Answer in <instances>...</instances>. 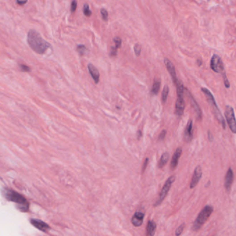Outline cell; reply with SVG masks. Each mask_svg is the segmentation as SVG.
Listing matches in <instances>:
<instances>
[{
	"instance_id": "cell-27",
	"label": "cell",
	"mask_w": 236,
	"mask_h": 236,
	"mask_svg": "<svg viewBox=\"0 0 236 236\" xmlns=\"http://www.w3.org/2000/svg\"><path fill=\"white\" fill-rule=\"evenodd\" d=\"M113 41H114L115 44V47L117 48H121L122 46V39L119 37H115L113 38Z\"/></svg>"
},
{
	"instance_id": "cell-20",
	"label": "cell",
	"mask_w": 236,
	"mask_h": 236,
	"mask_svg": "<svg viewBox=\"0 0 236 236\" xmlns=\"http://www.w3.org/2000/svg\"><path fill=\"white\" fill-rule=\"evenodd\" d=\"M169 159V153H167V152L164 153L162 155V156H161L160 161H159L158 168H160V169H162V168H163L164 166L167 164Z\"/></svg>"
},
{
	"instance_id": "cell-1",
	"label": "cell",
	"mask_w": 236,
	"mask_h": 236,
	"mask_svg": "<svg viewBox=\"0 0 236 236\" xmlns=\"http://www.w3.org/2000/svg\"><path fill=\"white\" fill-rule=\"evenodd\" d=\"M27 42L33 51L40 55L45 53L51 46L50 43L44 39L37 31L33 29H31L28 33Z\"/></svg>"
},
{
	"instance_id": "cell-16",
	"label": "cell",
	"mask_w": 236,
	"mask_h": 236,
	"mask_svg": "<svg viewBox=\"0 0 236 236\" xmlns=\"http://www.w3.org/2000/svg\"><path fill=\"white\" fill-rule=\"evenodd\" d=\"M144 218V213L140 212V211H137L134 213L132 219H131V222L134 226L138 227L140 226L143 223V220Z\"/></svg>"
},
{
	"instance_id": "cell-19",
	"label": "cell",
	"mask_w": 236,
	"mask_h": 236,
	"mask_svg": "<svg viewBox=\"0 0 236 236\" xmlns=\"http://www.w3.org/2000/svg\"><path fill=\"white\" fill-rule=\"evenodd\" d=\"M161 85V81L159 79L155 78L154 81H153V86H152V88L151 90V94L152 95H156L158 94L159 90L160 88Z\"/></svg>"
},
{
	"instance_id": "cell-6",
	"label": "cell",
	"mask_w": 236,
	"mask_h": 236,
	"mask_svg": "<svg viewBox=\"0 0 236 236\" xmlns=\"http://www.w3.org/2000/svg\"><path fill=\"white\" fill-rule=\"evenodd\" d=\"M175 180V175H171V177L168 178V180L166 181L165 184H164L163 187H162V190H161L158 200H157V202H155V207L160 205V204L162 202V201L164 200V198L167 197V194L169 192V190H170L171 187L172 186L173 183L174 182Z\"/></svg>"
},
{
	"instance_id": "cell-17",
	"label": "cell",
	"mask_w": 236,
	"mask_h": 236,
	"mask_svg": "<svg viewBox=\"0 0 236 236\" xmlns=\"http://www.w3.org/2000/svg\"><path fill=\"white\" fill-rule=\"evenodd\" d=\"M88 70L90 76L92 77V80L95 82V83L98 84L99 82V77H100V75H99V72L97 68H96L93 64H92L91 63H89L88 64Z\"/></svg>"
},
{
	"instance_id": "cell-5",
	"label": "cell",
	"mask_w": 236,
	"mask_h": 236,
	"mask_svg": "<svg viewBox=\"0 0 236 236\" xmlns=\"http://www.w3.org/2000/svg\"><path fill=\"white\" fill-rule=\"evenodd\" d=\"M224 115L231 131L233 133L236 134V118L233 108L229 105H226Z\"/></svg>"
},
{
	"instance_id": "cell-35",
	"label": "cell",
	"mask_w": 236,
	"mask_h": 236,
	"mask_svg": "<svg viewBox=\"0 0 236 236\" xmlns=\"http://www.w3.org/2000/svg\"><path fill=\"white\" fill-rule=\"evenodd\" d=\"M208 138H209V141H213V137L212 134H211V131H208Z\"/></svg>"
},
{
	"instance_id": "cell-36",
	"label": "cell",
	"mask_w": 236,
	"mask_h": 236,
	"mask_svg": "<svg viewBox=\"0 0 236 236\" xmlns=\"http://www.w3.org/2000/svg\"><path fill=\"white\" fill-rule=\"evenodd\" d=\"M137 139H140V137H141V131L140 130H139L137 131Z\"/></svg>"
},
{
	"instance_id": "cell-8",
	"label": "cell",
	"mask_w": 236,
	"mask_h": 236,
	"mask_svg": "<svg viewBox=\"0 0 236 236\" xmlns=\"http://www.w3.org/2000/svg\"><path fill=\"white\" fill-rule=\"evenodd\" d=\"M164 64H165L166 67H167L168 72L169 73L171 78H172L173 82V83L175 84L176 82H178V78L177 77V75H176V71H175V66L173 65V64L172 62H171L170 59L168 58H164Z\"/></svg>"
},
{
	"instance_id": "cell-32",
	"label": "cell",
	"mask_w": 236,
	"mask_h": 236,
	"mask_svg": "<svg viewBox=\"0 0 236 236\" xmlns=\"http://www.w3.org/2000/svg\"><path fill=\"white\" fill-rule=\"evenodd\" d=\"M148 163V158H146L144 160V163H143V165H142V169H141V173H144L145 170H146V167H147Z\"/></svg>"
},
{
	"instance_id": "cell-29",
	"label": "cell",
	"mask_w": 236,
	"mask_h": 236,
	"mask_svg": "<svg viewBox=\"0 0 236 236\" xmlns=\"http://www.w3.org/2000/svg\"><path fill=\"white\" fill-rule=\"evenodd\" d=\"M77 6H78V2H77L76 0H73L72 2H71V13H75V10L77 9Z\"/></svg>"
},
{
	"instance_id": "cell-10",
	"label": "cell",
	"mask_w": 236,
	"mask_h": 236,
	"mask_svg": "<svg viewBox=\"0 0 236 236\" xmlns=\"http://www.w3.org/2000/svg\"><path fill=\"white\" fill-rule=\"evenodd\" d=\"M186 92L188 95V98H189L190 99V104H191L192 108H193L194 111H195V115H196V116H197V118L200 120H202V110H201L200 106H199V104H197V102H196V100H195V98L193 97V96L191 95V93H190V92L188 91V90H186Z\"/></svg>"
},
{
	"instance_id": "cell-22",
	"label": "cell",
	"mask_w": 236,
	"mask_h": 236,
	"mask_svg": "<svg viewBox=\"0 0 236 236\" xmlns=\"http://www.w3.org/2000/svg\"><path fill=\"white\" fill-rule=\"evenodd\" d=\"M77 51L78 52V53L80 54L81 56H83L86 53L87 51V48H86V46L84 45H82V44H80V45H78V46H77Z\"/></svg>"
},
{
	"instance_id": "cell-11",
	"label": "cell",
	"mask_w": 236,
	"mask_h": 236,
	"mask_svg": "<svg viewBox=\"0 0 236 236\" xmlns=\"http://www.w3.org/2000/svg\"><path fill=\"white\" fill-rule=\"evenodd\" d=\"M193 137V120H189L187 122L186 128H185L184 133V139L187 143L191 141Z\"/></svg>"
},
{
	"instance_id": "cell-21",
	"label": "cell",
	"mask_w": 236,
	"mask_h": 236,
	"mask_svg": "<svg viewBox=\"0 0 236 236\" xmlns=\"http://www.w3.org/2000/svg\"><path fill=\"white\" fill-rule=\"evenodd\" d=\"M169 87L168 85H164L163 90H162V101L163 104H165L166 102H167V98H168V95H169Z\"/></svg>"
},
{
	"instance_id": "cell-12",
	"label": "cell",
	"mask_w": 236,
	"mask_h": 236,
	"mask_svg": "<svg viewBox=\"0 0 236 236\" xmlns=\"http://www.w3.org/2000/svg\"><path fill=\"white\" fill-rule=\"evenodd\" d=\"M233 171L232 170L231 168H229L228 169V171H227L224 179V188L227 192H229L231 188V186L233 182Z\"/></svg>"
},
{
	"instance_id": "cell-37",
	"label": "cell",
	"mask_w": 236,
	"mask_h": 236,
	"mask_svg": "<svg viewBox=\"0 0 236 236\" xmlns=\"http://www.w3.org/2000/svg\"><path fill=\"white\" fill-rule=\"evenodd\" d=\"M214 236H217V235H214Z\"/></svg>"
},
{
	"instance_id": "cell-3",
	"label": "cell",
	"mask_w": 236,
	"mask_h": 236,
	"mask_svg": "<svg viewBox=\"0 0 236 236\" xmlns=\"http://www.w3.org/2000/svg\"><path fill=\"white\" fill-rule=\"evenodd\" d=\"M4 196L8 200L11 202H15L18 205L20 206V209L22 211H28L29 209V203L25 197L22 196L20 193L15 190L11 189H5L4 190Z\"/></svg>"
},
{
	"instance_id": "cell-25",
	"label": "cell",
	"mask_w": 236,
	"mask_h": 236,
	"mask_svg": "<svg viewBox=\"0 0 236 236\" xmlns=\"http://www.w3.org/2000/svg\"><path fill=\"white\" fill-rule=\"evenodd\" d=\"M141 51V45L139 44H136L134 46V52L137 57H139V56L140 55Z\"/></svg>"
},
{
	"instance_id": "cell-2",
	"label": "cell",
	"mask_w": 236,
	"mask_h": 236,
	"mask_svg": "<svg viewBox=\"0 0 236 236\" xmlns=\"http://www.w3.org/2000/svg\"><path fill=\"white\" fill-rule=\"evenodd\" d=\"M202 91L203 93L205 95L206 98L207 99V102L209 103L210 107H211V110H212L213 115L216 117V120H218V122L222 126V128L224 129H226V122H225L224 118L222 115L221 111H220L219 108H218V105H217V103L216 102V99L214 98V96L213 95V94L211 93V92L210 91L209 89L207 88H201Z\"/></svg>"
},
{
	"instance_id": "cell-4",
	"label": "cell",
	"mask_w": 236,
	"mask_h": 236,
	"mask_svg": "<svg viewBox=\"0 0 236 236\" xmlns=\"http://www.w3.org/2000/svg\"><path fill=\"white\" fill-rule=\"evenodd\" d=\"M213 212V207L211 205H207L205 206L202 211H200L198 216L195 219V222H194L192 229L194 231H198L202 225L207 222V220L209 219V218L211 216V213Z\"/></svg>"
},
{
	"instance_id": "cell-28",
	"label": "cell",
	"mask_w": 236,
	"mask_h": 236,
	"mask_svg": "<svg viewBox=\"0 0 236 236\" xmlns=\"http://www.w3.org/2000/svg\"><path fill=\"white\" fill-rule=\"evenodd\" d=\"M184 227H185V224L184 223L182 224L181 225H180V226L178 227L177 229H176V231H175V235L176 236L180 235L182 233Z\"/></svg>"
},
{
	"instance_id": "cell-30",
	"label": "cell",
	"mask_w": 236,
	"mask_h": 236,
	"mask_svg": "<svg viewBox=\"0 0 236 236\" xmlns=\"http://www.w3.org/2000/svg\"><path fill=\"white\" fill-rule=\"evenodd\" d=\"M117 55H118V48L115 46H111L110 55H111V57H116Z\"/></svg>"
},
{
	"instance_id": "cell-18",
	"label": "cell",
	"mask_w": 236,
	"mask_h": 236,
	"mask_svg": "<svg viewBox=\"0 0 236 236\" xmlns=\"http://www.w3.org/2000/svg\"><path fill=\"white\" fill-rule=\"evenodd\" d=\"M156 230V224L153 220H149L146 227V235L153 236Z\"/></svg>"
},
{
	"instance_id": "cell-13",
	"label": "cell",
	"mask_w": 236,
	"mask_h": 236,
	"mask_svg": "<svg viewBox=\"0 0 236 236\" xmlns=\"http://www.w3.org/2000/svg\"><path fill=\"white\" fill-rule=\"evenodd\" d=\"M185 109V102L184 97H178L175 102V113L178 117H180L184 114Z\"/></svg>"
},
{
	"instance_id": "cell-14",
	"label": "cell",
	"mask_w": 236,
	"mask_h": 236,
	"mask_svg": "<svg viewBox=\"0 0 236 236\" xmlns=\"http://www.w3.org/2000/svg\"><path fill=\"white\" fill-rule=\"evenodd\" d=\"M182 153V148L181 147H178L175 151L173 155L172 159L170 164V167L171 170H175L176 169L179 163V160L180 158V156Z\"/></svg>"
},
{
	"instance_id": "cell-31",
	"label": "cell",
	"mask_w": 236,
	"mask_h": 236,
	"mask_svg": "<svg viewBox=\"0 0 236 236\" xmlns=\"http://www.w3.org/2000/svg\"><path fill=\"white\" fill-rule=\"evenodd\" d=\"M166 135H167V131L163 130L162 132L160 133V135L158 136V139L159 140H163V139L165 138Z\"/></svg>"
},
{
	"instance_id": "cell-7",
	"label": "cell",
	"mask_w": 236,
	"mask_h": 236,
	"mask_svg": "<svg viewBox=\"0 0 236 236\" xmlns=\"http://www.w3.org/2000/svg\"><path fill=\"white\" fill-rule=\"evenodd\" d=\"M210 66H211V69L217 73H222L224 71H225L224 66L221 57L216 54L211 57Z\"/></svg>"
},
{
	"instance_id": "cell-9",
	"label": "cell",
	"mask_w": 236,
	"mask_h": 236,
	"mask_svg": "<svg viewBox=\"0 0 236 236\" xmlns=\"http://www.w3.org/2000/svg\"><path fill=\"white\" fill-rule=\"evenodd\" d=\"M202 176V171L200 166H197L194 170L193 176H192L191 181L190 183V188H193L197 186V184L200 182L201 178Z\"/></svg>"
},
{
	"instance_id": "cell-23",
	"label": "cell",
	"mask_w": 236,
	"mask_h": 236,
	"mask_svg": "<svg viewBox=\"0 0 236 236\" xmlns=\"http://www.w3.org/2000/svg\"><path fill=\"white\" fill-rule=\"evenodd\" d=\"M83 13L85 16L86 17H90V15H92V12L91 10H90V8H89V6L88 3H84L83 6Z\"/></svg>"
},
{
	"instance_id": "cell-24",
	"label": "cell",
	"mask_w": 236,
	"mask_h": 236,
	"mask_svg": "<svg viewBox=\"0 0 236 236\" xmlns=\"http://www.w3.org/2000/svg\"><path fill=\"white\" fill-rule=\"evenodd\" d=\"M100 13L101 15H102V20L104 21V22H107L108 20V11L106 10L105 8H102L100 10Z\"/></svg>"
},
{
	"instance_id": "cell-33",
	"label": "cell",
	"mask_w": 236,
	"mask_h": 236,
	"mask_svg": "<svg viewBox=\"0 0 236 236\" xmlns=\"http://www.w3.org/2000/svg\"><path fill=\"white\" fill-rule=\"evenodd\" d=\"M20 68L21 70L22 71H24V72H29V71H31L30 68L28 66L24 65V64H20Z\"/></svg>"
},
{
	"instance_id": "cell-15",
	"label": "cell",
	"mask_w": 236,
	"mask_h": 236,
	"mask_svg": "<svg viewBox=\"0 0 236 236\" xmlns=\"http://www.w3.org/2000/svg\"><path fill=\"white\" fill-rule=\"evenodd\" d=\"M31 222L35 228L41 231L46 232L50 229V226H48V224H46L44 222L38 219H31Z\"/></svg>"
},
{
	"instance_id": "cell-34",
	"label": "cell",
	"mask_w": 236,
	"mask_h": 236,
	"mask_svg": "<svg viewBox=\"0 0 236 236\" xmlns=\"http://www.w3.org/2000/svg\"><path fill=\"white\" fill-rule=\"evenodd\" d=\"M28 2V0H16V3L20 6H23Z\"/></svg>"
},
{
	"instance_id": "cell-26",
	"label": "cell",
	"mask_w": 236,
	"mask_h": 236,
	"mask_svg": "<svg viewBox=\"0 0 236 236\" xmlns=\"http://www.w3.org/2000/svg\"><path fill=\"white\" fill-rule=\"evenodd\" d=\"M222 78H223V80H224V83L225 87H226V88H229L230 87V82L228 80V78H227L226 72H225V71H224V72L222 73Z\"/></svg>"
}]
</instances>
